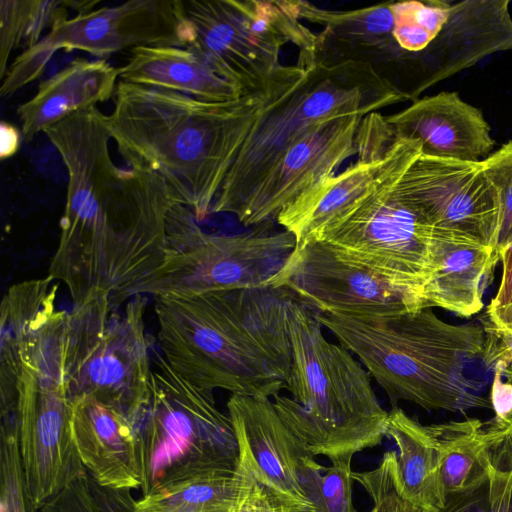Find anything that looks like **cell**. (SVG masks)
<instances>
[{"instance_id":"6da1fadb","label":"cell","mask_w":512,"mask_h":512,"mask_svg":"<svg viewBox=\"0 0 512 512\" xmlns=\"http://www.w3.org/2000/svg\"><path fill=\"white\" fill-rule=\"evenodd\" d=\"M67 171L58 246L48 275L73 305L129 290L162 262L166 223L176 201L156 172L118 167L109 151L106 114L77 111L43 132Z\"/></svg>"},{"instance_id":"7a4b0ae2","label":"cell","mask_w":512,"mask_h":512,"mask_svg":"<svg viewBox=\"0 0 512 512\" xmlns=\"http://www.w3.org/2000/svg\"><path fill=\"white\" fill-rule=\"evenodd\" d=\"M293 70L281 64L264 89L226 102L120 80L106 115L110 139L128 167L159 174L176 203L203 220L254 122Z\"/></svg>"},{"instance_id":"3957f363","label":"cell","mask_w":512,"mask_h":512,"mask_svg":"<svg viewBox=\"0 0 512 512\" xmlns=\"http://www.w3.org/2000/svg\"><path fill=\"white\" fill-rule=\"evenodd\" d=\"M389 398L427 410L492 409L495 376L512 346L493 326L447 323L430 308L387 314L315 313Z\"/></svg>"},{"instance_id":"277c9868","label":"cell","mask_w":512,"mask_h":512,"mask_svg":"<svg viewBox=\"0 0 512 512\" xmlns=\"http://www.w3.org/2000/svg\"><path fill=\"white\" fill-rule=\"evenodd\" d=\"M292 296L276 286L154 296L160 353L200 389L274 398L291 375Z\"/></svg>"},{"instance_id":"5b68a950","label":"cell","mask_w":512,"mask_h":512,"mask_svg":"<svg viewBox=\"0 0 512 512\" xmlns=\"http://www.w3.org/2000/svg\"><path fill=\"white\" fill-rule=\"evenodd\" d=\"M67 316L48 305L0 322L1 417L15 421L27 491L38 509L87 473L65 378Z\"/></svg>"},{"instance_id":"8992f818","label":"cell","mask_w":512,"mask_h":512,"mask_svg":"<svg viewBox=\"0 0 512 512\" xmlns=\"http://www.w3.org/2000/svg\"><path fill=\"white\" fill-rule=\"evenodd\" d=\"M292 369L287 395L273 398L287 426L314 456L329 460L380 445L389 412L370 375L341 344L330 342L313 310L292 296L289 304Z\"/></svg>"},{"instance_id":"52a82bcc","label":"cell","mask_w":512,"mask_h":512,"mask_svg":"<svg viewBox=\"0 0 512 512\" xmlns=\"http://www.w3.org/2000/svg\"><path fill=\"white\" fill-rule=\"evenodd\" d=\"M411 100L361 60L327 62L299 54L293 73L261 111L230 166L211 213L236 216L284 153L311 128L342 114L366 116Z\"/></svg>"},{"instance_id":"ba28073f","label":"cell","mask_w":512,"mask_h":512,"mask_svg":"<svg viewBox=\"0 0 512 512\" xmlns=\"http://www.w3.org/2000/svg\"><path fill=\"white\" fill-rule=\"evenodd\" d=\"M421 153L420 140L396 137L366 189L307 241L323 242L349 260L421 289L432 272L434 238L443 231L423 203Z\"/></svg>"},{"instance_id":"9c48e42d","label":"cell","mask_w":512,"mask_h":512,"mask_svg":"<svg viewBox=\"0 0 512 512\" xmlns=\"http://www.w3.org/2000/svg\"><path fill=\"white\" fill-rule=\"evenodd\" d=\"M132 424L141 495L178 480L235 471L238 447L229 415L213 392L187 382L161 353H155L148 404Z\"/></svg>"},{"instance_id":"30bf717a","label":"cell","mask_w":512,"mask_h":512,"mask_svg":"<svg viewBox=\"0 0 512 512\" xmlns=\"http://www.w3.org/2000/svg\"><path fill=\"white\" fill-rule=\"evenodd\" d=\"M146 304L135 295L121 305L106 296L73 305L65 336L69 398L90 397L136 420L151 394Z\"/></svg>"},{"instance_id":"8fae6325","label":"cell","mask_w":512,"mask_h":512,"mask_svg":"<svg viewBox=\"0 0 512 512\" xmlns=\"http://www.w3.org/2000/svg\"><path fill=\"white\" fill-rule=\"evenodd\" d=\"M296 249L288 231L258 228L249 232H205L193 213L176 203L166 223L160 265L127 293L195 295L271 286Z\"/></svg>"},{"instance_id":"7c38bea8","label":"cell","mask_w":512,"mask_h":512,"mask_svg":"<svg viewBox=\"0 0 512 512\" xmlns=\"http://www.w3.org/2000/svg\"><path fill=\"white\" fill-rule=\"evenodd\" d=\"M185 48L244 94L264 89L287 44L319 52V35L303 24L299 1L181 0Z\"/></svg>"},{"instance_id":"4fadbf2b","label":"cell","mask_w":512,"mask_h":512,"mask_svg":"<svg viewBox=\"0 0 512 512\" xmlns=\"http://www.w3.org/2000/svg\"><path fill=\"white\" fill-rule=\"evenodd\" d=\"M227 410L238 447L234 475L257 512H315L325 469L269 398L231 395Z\"/></svg>"},{"instance_id":"5bb4252c","label":"cell","mask_w":512,"mask_h":512,"mask_svg":"<svg viewBox=\"0 0 512 512\" xmlns=\"http://www.w3.org/2000/svg\"><path fill=\"white\" fill-rule=\"evenodd\" d=\"M188 26L181 0H130L77 14L48 31L8 67L0 94L9 97L36 80L53 55L79 50L106 60L140 46L186 47Z\"/></svg>"},{"instance_id":"9a60e30c","label":"cell","mask_w":512,"mask_h":512,"mask_svg":"<svg viewBox=\"0 0 512 512\" xmlns=\"http://www.w3.org/2000/svg\"><path fill=\"white\" fill-rule=\"evenodd\" d=\"M315 313L387 314L420 310V288L354 262L320 241L297 246L271 282Z\"/></svg>"},{"instance_id":"2e32d148","label":"cell","mask_w":512,"mask_h":512,"mask_svg":"<svg viewBox=\"0 0 512 512\" xmlns=\"http://www.w3.org/2000/svg\"><path fill=\"white\" fill-rule=\"evenodd\" d=\"M364 115L342 114L311 128L293 144L258 184L236 214L245 226H259L278 215L357 154V133Z\"/></svg>"},{"instance_id":"e0dca14e","label":"cell","mask_w":512,"mask_h":512,"mask_svg":"<svg viewBox=\"0 0 512 512\" xmlns=\"http://www.w3.org/2000/svg\"><path fill=\"white\" fill-rule=\"evenodd\" d=\"M509 5V0L451 2L446 23L423 50L426 74L410 93L411 100L487 56L512 50Z\"/></svg>"},{"instance_id":"ac0fdd59","label":"cell","mask_w":512,"mask_h":512,"mask_svg":"<svg viewBox=\"0 0 512 512\" xmlns=\"http://www.w3.org/2000/svg\"><path fill=\"white\" fill-rule=\"evenodd\" d=\"M385 119L396 137L420 140L422 153L433 157L478 162L495 146L482 111L455 91L418 98Z\"/></svg>"},{"instance_id":"d6986e66","label":"cell","mask_w":512,"mask_h":512,"mask_svg":"<svg viewBox=\"0 0 512 512\" xmlns=\"http://www.w3.org/2000/svg\"><path fill=\"white\" fill-rule=\"evenodd\" d=\"M69 399L76 445L91 480L113 490L140 489L136 432L129 418L90 397Z\"/></svg>"},{"instance_id":"ffe728a7","label":"cell","mask_w":512,"mask_h":512,"mask_svg":"<svg viewBox=\"0 0 512 512\" xmlns=\"http://www.w3.org/2000/svg\"><path fill=\"white\" fill-rule=\"evenodd\" d=\"M498 261L493 247L440 231L432 248V272L420 291L421 309L439 307L464 317L478 313Z\"/></svg>"},{"instance_id":"44dd1931","label":"cell","mask_w":512,"mask_h":512,"mask_svg":"<svg viewBox=\"0 0 512 512\" xmlns=\"http://www.w3.org/2000/svg\"><path fill=\"white\" fill-rule=\"evenodd\" d=\"M118 77V68L104 59L72 60L17 107L23 138L30 141L65 117L107 101L114 96Z\"/></svg>"},{"instance_id":"7402d4cb","label":"cell","mask_w":512,"mask_h":512,"mask_svg":"<svg viewBox=\"0 0 512 512\" xmlns=\"http://www.w3.org/2000/svg\"><path fill=\"white\" fill-rule=\"evenodd\" d=\"M118 74L124 82L172 90L206 102H226L246 95L183 47L132 48Z\"/></svg>"},{"instance_id":"603a6c76","label":"cell","mask_w":512,"mask_h":512,"mask_svg":"<svg viewBox=\"0 0 512 512\" xmlns=\"http://www.w3.org/2000/svg\"><path fill=\"white\" fill-rule=\"evenodd\" d=\"M386 437L398 448L397 472L403 497L420 512L442 510L446 492L431 425H422L396 407L389 412Z\"/></svg>"},{"instance_id":"cb8c5ba5","label":"cell","mask_w":512,"mask_h":512,"mask_svg":"<svg viewBox=\"0 0 512 512\" xmlns=\"http://www.w3.org/2000/svg\"><path fill=\"white\" fill-rule=\"evenodd\" d=\"M437 439L440 471L447 494L462 493L485 484L493 465L496 444L511 425L478 419L431 425Z\"/></svg>"},{"instance_id":"d4e9b609","label":"cell","mask_w":512,"mask_h":512,"mask_svg":"<svg viewBox=\"0 0 512 512\" xmlns=\"http://www.w3.org/2000/svg\"><path fill=\"white\" fill-rule=\"evenodd\" d=\"M385 152L358 155L356 162L318 182L278 215L277 223L295 237L296 247L366 189L380 168Z\"/></svg>"},{"instance_id":"484cf974","label":"cell","mask_w":512,"mask_h":512,"mask_svg":"<svg viewBox=\"0 0 512 512\" xmlns=\"http://www.w3.org/2000/svg\"><path fill=\"white\" fill-rule=\"evenodd\" d=\"M136 512L255 511L250 495L232 474L196 476L155 487L135 499Z\"/></svg>"},{"instance_id":"4316f807","label":"cell","mask_w":512,"mask_h":512,"mask_svg":"<svg viewBox=\"0 0 512 512\" xmlns=\"http://www.w3.org/2000/svg\"><path fill=\"white\" fill-rule=\"evenodd\" d=\"M67 0L0 1V78L8 69L10 54L21 47H33L59 23L67 20Z\"/></svg>"},{"instance_id":"83f0119b","label":"cell","mask_w":512,"mask_h":512,"mask_svg":"<svg viewBox=\"0 0 512 512\" xmlns=\"http://www.w3.org/2000/svg\"><path fill=\"white\" fill-rule=\"evenodd\" d=\"M439 512H512V428L495 446L488 481L473 490L447 494Z\"/></svg>"},{"instance_id":"f1b7e54d","label":"cell","mask_w":512,"mask_h":512,"mask_svg":"<svg viewBox=\"0 0 512 512\" xmlns=\"http://www.w3.org/2000/svg\"><path fill=\"white\" fill-rule=\"evenodd\" d=\"M299 6L302 20L323 26L325 35L353 36L371 46L392 36L394 15L391 3L352 11L321 9L305 1H299Z\"/></svg>"},{"instance_id":"f546056e","label":"cell","mask_w":512,"mask_h":512,"mask_svg":"<svg viewBox=\"0 0 512 512\" xmlns=\"http://www.w3.org/2000/svg\"><path fill=\"white\" fill-rule=\"evenodd\" d=\"M0 510L1 512H39L27 491L17 428L12 419H1Z\"/></svg>"},{"instance_id":"4dcf8cb0","label":"cell","mask_w":512,"mask_h":512,"mask_svg":"<svg viewBox=\"0 0 512 512\" xmlns=\"http://www.w3.org/2000/svg\"><path fill=\"white\" fill-rule=\"evenodd\" d=\"M352 477L372 500L369 512H420L402 495L396 451H387L379 465L370 471L353 472Z\"/></svg>"},{"instance_id":"1f68e13d","label":"cell","mask_w":512,"mask_h":512,"mask_svg":"<svg viewBox=\"0 0 512 512\" xmlns=\"http://www.w3.org/2000/svg\"><path fill=\"white\" fill-rule=\"evenodd\" d=\"M481 163L499 196V226L494 252L500 261L501 254L512 243V140L492 152Z\"/></svg>"},{"instance_id":"d6a6232c","label":"cell","mask_w":512,"mask_h":512,"mask_svg":"<svg viewBox=\"0 0 512 512\" xmlns=\"http://www.w3.org/2000/svg\"><path fill=\"white\" fill-rule=\"evenodd\" d=\"M352 455L330 460L313 503L315 512H356L352 499Z\"/></svg>"},{"instance_id":"836d02e7","label":"cell","mask_w":512,"mask_h":512,"mask_svg":"<svg viewBox=\"0 0 512 512\" xmlns=\"http://www.w3.org/2000/svg\"><path fill=\"white\" fill-rule=\"evenodd\" d=\"M39 512H102L90 488L88 473L65 487Z\"/></svg>"},{"instance_id":"e575fe53","label":"cell","mask_w":512,"mask_h":512,"mask_svg":"<svg viewBox=\"0 0 512 512\" xmlns=\"http://www.w3.org/2000/svg\"><path fill=\"white\" fill-rule=\"evenodd\" d=\"M391 8L394 14L392 36L398 47L409 52L425 50L435 37L411 19L402 2L391 3Z\"/></svg>"},{"instance_id":"d590c367","label":"cell","mask_w":512,"mask_h":512,"mask_svg":"<svg viewBox=\"0 0 512 512\" xmlns=\"http://www.w3.org/2000/svg\"><path fill=\"white\" fill-rule=\"evenodd\" d=\"M502 277L496 296L487 307V318L492 322L512 312V243L500 256Z\"/></svg>"},{"instance_id":"8d00e7d4","label":"cell","mask_w":512,"mask_h":512,"mask_svg":"<svg viewBox=\"0 0 512 512\" xmlns=\"http://www.w3.org/2000/svg\"><path fill=\"white\" fill-rule=\"evenodd\" d=\"M89 484L102 512H136L132 491L100 487L90 477Z\"/></svg>"},{"instance_id":"74e56055","label":"cell","mask_w":512,"mask_h":512,"mask_svg":"<svg viewBox=\"0 0 512 512\" xmlns=\"http://www.w3.org/2000/svg\"><path fill=\"white\" fill-rule=\"evenodd\" d=\"M21 131L10 123L2 121L1 123V159L14 155L20 144Z\"/></svg>"},{"instance_id":"f35d334b","label":"cell","mask_w":512,"mask_h":512,"mask_svg":"<svg viewBox=\"0 0 512 512\" xmlns=\"http://www.w3.org/2000/svg\"><path fill=\"white\" fill-rule=\"evenodd\" d=\"M490 324L512 346V312L499 317Z\"/></svg>"},{"instance_id":"ab89813d","label":"cell","mask_w":512,"mask_h":512,"mask_svg":"<svg viewBox=\"0 0 512 512\" xmlns=\"http://www.w3.org/2000/svg\"><path fill=\"white\" fill-rule=\"evenodd\" d=\"M502 377H504L505 381L512 386V357L505 364V366L503 368V371H502ZM510 424L512 426V415H511V418H510Z\"/></svg>"},{"instance_id":"60d3db41","label":"cell","mask_w":512,"mask_h":512,"mask_svg":"<svg viewBox=\"0 0 512 512\" xmlns=\"http://www.w3.org/2000/svg\"><path fill=\"white\" fill-rule=\"evenodd\" d=\"M243 512H257V511H243Z\"/></svg>"}]
</instances>
